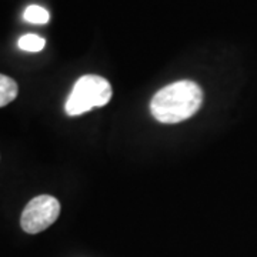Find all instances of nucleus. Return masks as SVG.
I'll return each mask as SVG.
<instances>
[{"label": "nucleus", "mask_w": 257, "mask_h": 257, "mask_svg": "<svg viewBox=\"0 0 257 257\" xmlns=\"http://www.w3.org/2000/svg\"><path fill=\"white\" fill-rule=\"evenodd\" d=\"M111 99V86L104 77L96 74L82 76L74 83L73 90L66 101V113L69 116H80L93 107L106 106Z\"/></svg>", "instance_id": "2"}, {"label": "nucleus", "mask_w": 257, "mask_h": 257, "mask_svg": "<svg viewBox=\"0 0 257 257\" xmlns=\"http://www.w3.org/2000/svg\"><path fill=\"white\" fill-rule=\"evenodd\" d=\"M60 214V203L59 200L42 194L36 196L26 204L20 217V226L29 234H37L47 227H50Z\"/></svg>", "instance_id": "3"}, {"label": "nucleus", "mask_w": 257, "mask_h": 257, "mask_svg": "<svg viewBox=\"0 0 257 257\" xmlns=\"http://www.w3.org/2000/svg\"><path fill=\"white\" fill-rule=\"evenodd\" d=\"M18 83L9 76L0 74V107H5L12 103L18 97Z\"/></svg>", "instance_id": "4"}, {"label": "nucleus", "mask_w": 257, "mask_h": 257, "mask_svg": "<svg viewBox=\"0 0 257 257\" xmlns=\"http://www.w3.org/2000/svg\"><path fill=\"white\" fill-rule=\"evenodd\" d=\"M23 19L26 22H29V23H33V25H45V23L49 22L50 15H49V12L45 8L37 6V5H30L25 10Z\"/></svg>", "instance_id": "5"}, {"label": "nucleus", "mask_w": 257, "mask_h": 257, "mask_svg": "<svg viewBox=\"0 0 257 257\" xmlns=\"http://www.w3.org/2000/svg\"><path fill=\"white\" fill-rule=\"evenodd\" d=\"M203 92L197 83L180 80L167 84L153 96L150 111L162 123H180L192 117L200 109Z\"/></svg>", "instance_id": "1"}, {"label": "nucleus", "mask_w": 257, "mask_h": 257, "mask_svg": "<svg viewBox=\"0 0 257 257\" xmlns=\"http://www.w3.org/2000/svg\"><path fill=\"white\" fill-rule=\"evenodd\" d=\"M46 46V40L43 37L37 36V35H33V33H29V35H25L19 39V47L25 52H40L43 50Z\"/></svg>", "instance_id": "6"}]
</instances>
